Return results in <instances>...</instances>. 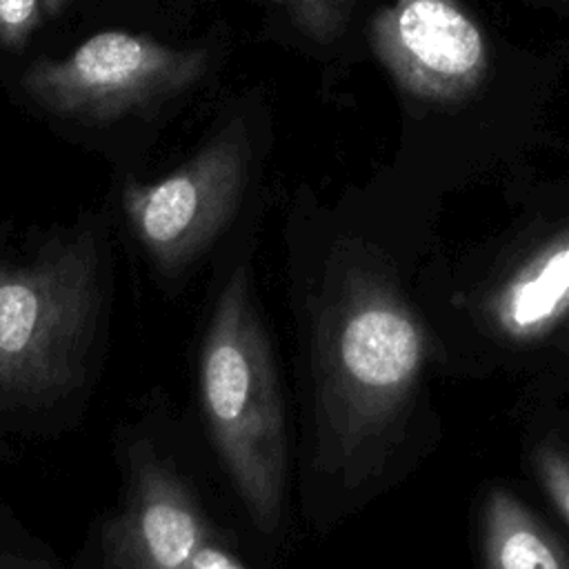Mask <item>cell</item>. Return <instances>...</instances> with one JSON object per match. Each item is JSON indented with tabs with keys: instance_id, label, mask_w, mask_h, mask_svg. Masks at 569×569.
<instances>
[{
	"instance_id": "9",
	"label": "cell",
	"mask_w": 569,
	"mask_h": 569,
	"mask_svg": "<svg viewBox=\"0 0 569 569\" xmlns=\"http://www.w3.org/2000/svg\"><path fill=\"white\" fill-rule=\"evenodd\" d=\"M569 300V233L511 284L500 305L502 325L513 333H529L556 318Z\"/></svg>"
},
{
	"instance_id": "2",
	"label": "cell",
	"mask_w": 569,
	"mask_h": 569,
	"mask_svg": "<svg viewBox=\"0 0 569 569\" xmlns=\"http://www.w3.org/2000/svg\"><path fill=\"white\" fill-rule=\"evenodd\" d=\"M200 396L216 449L253 525L276 531L287 476L284 413L244 267H236L218 293L200 353Z\"/></svg>"
},
{
	"instance_id": "6",
	"label": "cell",
	"mask_w": 569,
	"mask_h": 569,
	"mask_svg": "<svg viewBox=\"0 0 569 569\" xmlns=\"http://www.w3.org/2000/svg\"><path fill=\"white\" fill-rule=\"evenodd\" d=\"M371 44L396 84L427 102H460L489 73V44L458 0H393L371 20Z\"/></svg>"
},
{
	"instance_id": "10",
	"label": "cell",
	"mask_w": 569,
	"mask_h": 569,
	"mask_svg": "<svg viewBox=\"0 0 569 569\" xmlns=\"http://www.w3.org/2000/svg\"><path fill=\"white\" fill-rule=\"evenodd\" d=\"M293 22L318 42L333 40L349 22L356 0H287Z\"/></svg>"
},
{
	"instance_id": "14",
	"label": "cell",
	"mask_w": 569,
	"mask_h": 569,
	"mask_svg": "<svg viewBox=\"0 0 569 569\" xmlns=\"http://www.w3.org/2000/svg\"><path fill=\"white\" fill-rule=\"evenodd\" d=\"M0 569H47L42 565H36L24 558H11V556H0Z\"/></svg>"
},
{
	"instance_id": "12",
	"label": "cell",
	"mask_w": 569,
	"mask_h": 569,
	"mask_svg": "<svg viewBox=\"0 0 569 569\" xmlns=\"http://www.w3.org/2000/svg\"><path fill=\"white\" fill-rule=\"evenodd\" d=\"M40 20V0H0V44L7 49H22Z\"/></svg>"
},
{
	"instance_id": "16",
	"label": "cell",
	"mask_w": 569,
	"mask_h": 569,
	"mask_svg": "<svg viewBox=\"0 0 569 569\" xmlns=\"http://www.w3.org/2000/svg\"><path fill=\"white\" fill-rule=\"evenodd\" d=\"M562 2H569V0H562Z\"/></svg>"
},
{
	"instance_id": "17",
	"label": "cell",
	"mask_w": 569,
	"mask_h": 569,
	"mask_svg": "<svg viewBox=\"0 0 569 569\" xmlns=\"http://www.w3.org/2000/svg\"><path fill=\"white\" fill-rule=\"evenodd\" d=\"M284 2H287V0H284Z\"/></svg>"
},
{
	"instance_id": "7",
	"label": "cell",
	"mask_w": 569,
	"mask_h": 569,
	"mask_svg": "<svg viewBox=\"0 0 569 569\" xmlns=\"http://www.w3.org/2000/svg\"><path fill=\"white\" fill-rule=\"evenodd\" d=\"M207 540L200 509L151 445L129 456V489L120 513L104 529L109 569H189Z\"/></svg>"
},
{
	"instance_id": "3",
	"label": "cell",
	"mask_w": 569,
	"mask_h": 569,
	"mask_svg": "<svg viewBox=\"0 0 569 569\" xmlns=\"http://www.w3.org/2000/svg\"><path fill=\"white\" fill-rule=\"evenodd\" d=\"M100 269L91 229L0 264L2 402H51L80 385L104 300Z\"/></svg>"
},
{
	"instance_id": "15",
	"label": "cell",
	"mask_w": 569,
	"mask_h": 569,
	"mask_svg": "<svg viewBox=\"0 0 569 569\" xmlns=\"http://www.w3.org/2000/svg\"><path fill=\"white\" fill-rule=\"evenodd\" d=\"M71 2H76V0H40V4H42V16L53 18V16H58L60 11H64Z\"/></svg>"
},
{
	"instance_id": "13",
	"label": "cell",
	"mask_w": 569,
	"mask_h": 569,
	"mask_svg": "<svg viewBox=\"0 0 569 569\" xmlns=\"http://www.w3.org/2000/svg\"><path fill=\"white\" fill-rule=\"evenodd\" d=\"M189 569H244V567L224 549L204 540L200 549L193 553Z\"/></svg>"
},
{
	"instance_id": "4",
	"label": "cell",
	"mask_w": 569,
	"mask_h": 569,
	"mask_svg": "<svg viewBox=\"0 0 569 569\" xmlns=\"http://www.w3.org/2000/svg\"><path fill=\"white\" fill-rule=\"evenodd\" d=\"M204 71L202 49H178L113 29L93 33L64 58L33 62L20 87L53 116L109 122L176 98Z\"/></svg>"
},
{
	"instance_id": "11",
	"label": "cell",
	"mask_w": 569,
	"mask_h": 569,
	"mask_svg": "<svg viewBox=\"0 0 569 569\" xmlns=\"http://www.w3.org/2000/svg\"><path fill=\"white\" fill-rule=\"evenodd\" d=\"M533 467L547 496L569 522V447L551 442L536 447Z\"/></svg>"
},
{
	"instance_id": "1",
	"label": "cell",
	"mask_w": 569,
	"mask_h": 569,
	"mask_svg": "<svg viewBox=\"0 0 569 569\" xmlns=\"http://www.w3.org/2000/svg\"><path fill=\"white\" fill-rule=\"evenodd\" d=\"M422 360V327L393 282L367 264L342 269L318 320V431L329 469L362 476L409 402Z\"/></svg>"
},
{
	"instance_id": "5",
	"label": "cell",
	"mask_w": 569,
	"mask_h": 569,
	"mask_svg": "<svg viewBox=\"0 0 569 569\" xmlns=\"http://www.w3.org/2000/svg\"><path fill=\"white\" fill-rule=\"evenodd\" d=\"M249 131L236 118L169 176L122 189L127 220L164 273L196 260L231 222L249 182Z\"/></svg>"
},
{
	"instance_id": "8",
	"label": "cell",
	"mask_w": 569,
	"mask_h": 569,
	"mask_svg": "<svg viewBox=\"0 0 569 569\" xmlns=\"http://www.w3.org/2000/svg\"><path fill=\"white\" fill-rule=\"evenodd\" d=\"M485 569H569V553L527 505L491 489L482 507Z\"/></svg>"
}]
</instances>
